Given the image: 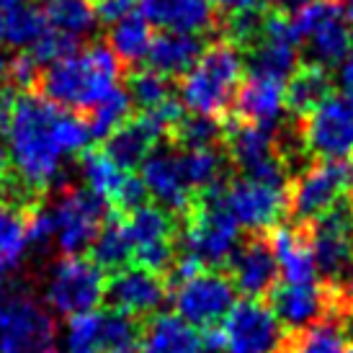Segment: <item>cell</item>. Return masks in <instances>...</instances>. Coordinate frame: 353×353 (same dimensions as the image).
<instances>
[{
    "label": "cell",
    "instance_id": "6da1fadb",
    "mask_svg": "<svg viewBox=\"0 0 353 353\" xmlns=\"http://www.w3.org/2000/svg\"><path fill=\"white\" fill-rule=\"evenodd\" d=\"M62 111L65 108L54 106L39 93H19L10 111L8 129L3 134L8 139L13 176L39 196L59 178L65 155L57 137Z\"/></svg>",
    "mask_w": 353,
    "mask_h": 353
},
{
    "label": "cell",
    "instance_id": "7a4b0ae2",
    "mask_svg": "<svg viewBox=\"0 0 353 353\" xmlns=\"http://www.w3.org/2000/svg\"><path fill=\"white\" fill-rule=\"evenodd\" d=\"M124 65L111 52L108 44L93 41L90 47L59 59L39 75V96L52 101L59 108H70L75 114H88L90 108L101 103L111 90Z\"/></svg>",
    "mask_w": 353,
    "mask_h": 353
},
{
    "label": "cell",
    "instance_id": "3957f363",
    "mask_svg": "<svg viewBox=\"0 0 353 353\" xmlns=\"http://www.w3.org/2000/svg\"><path fill=\"white\" fill-rule=\"evenodd\" d=\"M225 186L199 194L191 212L178 225L176 250L196 258L204 268L219 271L230 265L240 248V225L225 206Z\"/></svg>",
    "mask_w": 353,
    "mask_h": 353
},
{
    "label": "cell",
    "instance_id": "277c9868",
    "mask_svg": "<svg viewBox=\"0 0 353 353\" xmlns=\"http://www.w3.org/2000/svg\"><path fill=\"white\" fill-rule=\"evenodd\" d=\"M243 83V57L232 44L216 39L181 78V101L191 114L225 119Z\"/></svg>",
    "mask_w": 353,
    "mask_h": 353
},
{
    "label": "cell",
    "instance_id": "5b68a950",
    "mask_svg": "<svg viewBox=\"0 0 353 353\" xmlns=\"http://www.w3.org/2000/svg\"><path fill=\"white\" fill-rule=\"evenodd\" d=\"M204 338L216 353H279L286 341V330L268 304L245 299L232 307L219 327L206 330Z\"/></svg>",
    "mask_w": 353,
    "mask_h": 353
},
{
    "label": "cell",
    "instance_id": "8992f818",
    "mask_svg": "<svg viewBox=\"0 0 353 353\" xmlns=\"http://www.w3.org/2000/svg\"><path fill=\"white\" fill-rule=\"evenodd\" d=\"M353 191L351 160H317L289 181V212L299 225L314 222Z\"/></svg>",
    "mask_w": 353,
    "mask_h": 353
},
{
    "label": "cell",
    "instance_id": "52a82bcc",
    "mask_svg": "<svg viewBox=\"0 0 353 353\" xmlns=\"http://www.w3.org/2000/svg\"><path fill=\"white\" fill-rule=\"evenodd\" d=\"M296 134L307 155L317 160H351L353 93H330L310 117L299 119Z\"/></svg>",
    "mask_w": 353,
    "mask_h": 353
},
{
    "label": "cell",
    "instance_id": "ba28073f",
    "mask_svg": "<svg viewBox=\"0 0 353 353\" xmlns=\"http://www.w3.org/2000/svg\"><path fill=\"white\" fill-rule=\"evenodd\" d=\"M225 152L245 178L289 186V168L281 157L274 129L255 127L230 117L225 121Z\"/></svg>",
    "mask_w": 353,
    "mask_h": 353
},
{
    "label": "cell",
    "instance_id": "9c48e42d",
    "mask_svg": "<svg viewBox=\"0 0 353 353\" xmlns=\"http://www.w3.org/2000/svg\"><path fill=\"white\" fill-rule=\"evenodd\" d=\"M299 39L307 41V50L314 65L333 68L341 65L353 47V29L345 21L343 6L338 0H310L292 13Z\"/></svg>",
    "mask_w": 353,
    "mask_h": 353
},
{
    "label": "cell",
    "instance_id": "30bf717a",
    "mask_svg": "<svg viewBox=\"0 0 353 353\" xmlns=\"http://www.w3.org/2000/svg\"><path fill=\"white\" fill-rule=\"evenodd\" d=\"M52 214H54V225H57L54 240L68 258L90 250L108 219L106 201L88 188L75 186H65L59 191Z\"/></svg>",
    "mask_w": 353,
    "mask_h": 353
},
{
    "label": "cell",
    "instance_id": "8fae6325",
    "mask_svg": "<svg viewBox=\"0 0 353 353\" xmlns=\"http://www.w3.org/2000/svg\"><path fill=\"white\" fill-rule=\"evenodd\" d=\"M173 302L181 320L206 333L219 327L222 320L232 312V307L237 304V289L227 274L204 268L199 276L178 284Z\"/></svg>",
    "mask_w": 353,
    "mask_h": 353
},
{
    "label": "cell",
    "instance_id": "7c38bea8",
    "mask_svg": "<svg viewBox=\"0 0 353 353\" xmlns=\"http://www.w3.org/2000/svg\"><path fill=\"white\" fill-rule=\"evenodd\" d=\"M129 240H132V261L134 265L163 274L170 271L176 261V237H178V219L163 206L145 204L124 216Z\"/></svg>",
    "mask_w": 353,
    "mask_h": 353
},
{
    "label": "cell",
    "instance_id": "4fadbf2b",
    "mask_svg": "<svg viewBox=\"0 0 353 353\" xmlns=\"http://www.w3.org/2000/svg\"><path fill=\"white\" fill-rule=\"evenodd\" d=\"M103 292H106L103 271L83 255L62 258L52 268L50 281H47L50 307L68 317L93 312L103 302Z\"/></svg>",
    "mask_w": 353,
    "mask_h": 353
},
{
    "label": "cell",
    "instance_id": "5bb4252c",
    "mask_svg": "<svg viewBox=\"0 0 353 353\" xmlns=\"http://www.w3.org/2000/svg\"><path fill=\"white\" fill-rule=\"evenodd\" d=\"M57 327L47 310L26 294H10L0 312V353H52Z\"/></svg>",
    "mask_w": 353,
    "mask_h": 353
},
{
    "label": "cell",
    "instance_id": "9a60e30c",
    "mask_svg": "<svg viewBox=\"0 0 353 353\" xmlns=\"http://www.w3.org/2000/svg\"><path fill=\"white\" fill-rule=\"evenodd\" d=\"M225 206L240 227L253 235H263L281 222L289 212V186L263 183L253 178H237L225 186Z\"/></svg>",
    "mask_w": 353,
    "mask_h": 353
},
{
    "label": "cell",
    "instance_id": "2e32d148",
    "mask_svg": "<svg viewBox=\"0 0 353 353\" xmlns=\"http://www.w3.org/2000/svg\"><path fill=\"white\" fill-rule=\"evenodd\" d=\"M312 240L317 274L330 281H341L353 268V212L338 204L327 214L307 227Z\"/></svg>",
    "mask_w": 353,
    "mask_h": 353
},
{
    "label": "cell",
    "instance_id": "e0dca14e",
    "mask_svg": "<svg viewBox=\"0 0 353 353\" xmlns=\"http://www.w3.org/2000/svg\"><path fill=\"white\" fill-rule=\"evenodd\" d=\"M168 299V281L160 274L145 271L139 265H127L106 281L103 302L111 312H121L129 317H145L157 312Z\"/></svg>",
    "mask_w": 353,
    "mask_h": 353
},
{
    "label": "cell",
    "instance_id": "ac0fdd59",
    "mask_svg": "<svg viewBox=\"0 0 353 353\" xmlns=\"http://www.w3.org/2000/svg\"><path fill=\"white\" fill-rule=\"evenodd\" d=\"M142 183H145L150 196L165 212L176 216L178 222L191 212V206L196 201L194 188L188 186L186 176H183L181 155H176V152L155 150L142 163Z\"/></svg>",
    "mask_w": 353,
    "mask_h": 353
},
{
    "label": "cell",
    "instance_id": "d6986e66",
    "mask_svg": "<svg viewBox=\"0 0 353 353\" xmlns=\"http://www.w3.org/2000/svg\"><path fill=\"white\" fill-rule=\"evenodd\" d=\"M230 279L237 292H243L248 299H261L274 292L279 265H276L268 237L253 235L237 248V253L230 261Z\"/></svg>",
    "mask_w": 353,
    "mask_h": 353
},
{
    "label": "cell",
    "instance_id": "ffe728a7",
    "mask_svg": "<svg viewBox=\"0 0 353 353\" xmlns=\"http://www.w3.org/2000/svg\"><path fill=\"white\" fill-rule=\"evenodd\" d=\"M268 307L281 327L302 333L323 323V317L330 310V294L317 284H281L271 292Z\"/></svg>",
    "mask_w": 353,
    "mask_h": 353
},
{
    "label": "cell",
    "instance_id": "44dd1931",
    "mask_svg": "<svg viewBox=\"0 0 353 353\" xmlns=\"http://www.w3.org/2000/svg\"><path fill=\"white\" fill-rule=\"evenodd\" d=\"M163 137L168 139V132H165V127L160 124V119H157L152 111H142V114H134L127 124H121V127L106 139L103 152H106L121 170L129 173V170H134V168H142V163L155 152L157 142Z\"/></svg>",
    "mask_w": 353,
    "mask_h": 353
},
{
    "label": "cell",
    "instance_id": "7402d4cb",
    "mask_svg": "<svg viewBox=\"0 0 353 353\" xmlns=\"http://www.w3.org/2000/svg\"><path fill=\"white\" fill-rule=\"evenodd\" d=\"M284 85V80L258 75V72H248V78H243L240 90H237L235 96V114L232 117L245 121V124L276 129L281 114L286 111Z\"/></svg>",
    "mask_w": 353,
    "mask_h": 353
},
{
    "label": "cell",
    "instance_id": "603a6c76",
    "mask_svg": "<svg viewBox=\"0 0 353 353\" xmlns=\"http://www.w3.org/2000/svg\"><path fill=\"white\" fill-rule=\"evenodd\" d=\"M137 6L150 23L165 31L201 37L219 26L212 0H137Z\"/></svg>",
    "mask_w": 353,
    "mask_h": 353
},
{
    "label": "cell",
    "instance_id": "cb8c5ba5",
    "mask_svg": "<svg viewBox=\"0 0 353 353\" xmlns=\"http://www.w3.org/2000/svg\"><path fill=\"white\" fill-rule=\"evenodd\" d=\"M279 274L286 284H314L317 279V263H314L312 240L304 225L276 227L271 237Z\"/></svg>",
    "mask_w": 353,
    "mask_h": 353
},
{
    "label": "cell",
    "instance_id": "d4e9b609",
    "mask_svg": "<svg viewBox=\"0 0 353 353\" xmlns=\"http://www.w3.org/2000/svg\"><path fill=\"white\" fill-rule=\"evenodd\" d=\"M139 353H216L206 338L178 314H155L142 327Z\"/></svg>",
    "mask_w": 353,
    "mask_h": 353
},
{
    "label": "cell",
    "instance_id": "484cf974",
    "mask_svg": "<svg viewBox=\"0 0 353 353\" xmlns=\"http://www.w3.org/2000/svg\"><path fill=\"white\" fill-rule=\"evenodd\" d=\"M204 54V44L201 37L194 34H178V31H163L152 37L148 52V65L150 70H155L165 78H183L188 70L199 62V57Z\"/></svg>",
    "mask_w": 353,
    "mask_h": 353
},
{
    "label": "cell",
    "instance_id": "4316f807",
    "mask_svg": "<svg viewBox=\"0 0 353 353\" xmlns=\"http://www.w3.org/2000/svg\"><path fill=\"white\" fill-rule=\"evenodd\" d=\"M330 93H333V80H330L327 68H320L314 62L299 65L284 85V106L294 119H304Z\"/></svg>",
    "mask_w": 353,
    "mask_h": 353
},
{
    "label": "cell",
    "instance_id": "83f0119b",
    "mask_svg": "<svg viewBox=\"0 0 353 353\" xmlns=\"http://www.w3.org/2000/svg\"><path fill=\"white\" fill-rule=\"evenodd\" d=\"M26 209L0 196V276L19 268L26 255Z\"/></svg>",
    "mask_w": 353,
    "mask_h": 353
},
{
    "label": "cell",
    "instance_id": "f1b7e54d",
    "mask_svg": "<svg viewBox=\"0 0 353 353\" xmlns=\"http://www.w3.org/2000/svg\"><path fill=\"white\" fill-rule=\"evenodd\" d=\"M93 253V263L99 265L101 271H111L117 274L121 268H127L129 261H132V240H129L127 225H124V216L111 212L106 219V225L101 230V235L96 237V243L90 248Z\"/></svg>",
    "mask_w": 353,
    "mask_h": 353
},
{
    "label": "cell",
    "instance_id": "f546056e",
    "mask_svg": "<svg viewBox=\"0 0 353 353\" xmlns=\"http://www.w3.org/2000/svg\"><path fill=\"white\" fill-rule=\"evenodd\" d=\"M227 157L225 150L219 148H206V150H188L181 152V168H183V176H186L188 186L194 188V194H204L212 188L225 186L227 176Z\"/></svg>",
    "mask_w": 353,
    "mask_h": 353
},
{
    "label": "cell",
    "instance_id": "4dcf8cb0",
    "mask_svg": "<svg viewBox=\"0 0 353 353\" xmlns=\"http://www.w3.org/2000/svg\"><path fill=\"white\" fill-rule=\"evenodd\" d=\"M150 44H152V31H150V21L142 13H132L114 23L108 31V47L121 65H137L139 59H145Z\"/></svg>",
    "mask_w": 353,
    "mask_h": 353
},
{
    "label": "cell",
    "instance_id": "1f68e13d",
    "mask_svg": "<svg viewBox=\"0 0 353 353\" xmlns=\"http://www.w3.org/2000/svg\"><path fill=\"white\" fill-rule=\"evenodd\" d=\"M80 173L88 183V191L101 196L106 204L117 199L119 188L124 186V181L129 176L127 170H121L103 150H83L80 152Z\"/></svg>",
    "mask_w": 353,
    "mask_h": 353
},
{
    "label": "cell",
    "instance_id": "d6a6232c",
    "mask_svg": "<svg viewBox=\"0 0 353 353\" xmlns=\"http://www.w3.org/2000/svg\"><path fill=\"white\" fill-rule=\"evenodd\" d=\"M134 117V101L129 96L127 88H114L106 99L96 103V106L88 111V119L85 124L90 129V139H101L106 142L114 132H117L121 124H127L129 119Z\"/></svg>",
    "mask_w": 353,
    "mask_h": 353
},
{
    "label": "cell",
    "instance_id": "836d02e7",
    "mask_svg": "<svg viewBox=\"0 0 353 353\" xmlns=\"http://www.w3.org/2000/svg\"><path fill=\"white\" fill-rule=\"evenodd\" d=\"M170 145L178 150H206V148H219V142H225V119H212V117H183L176 127L170 129Z\"/></svg>",
    "mask_w": 353,
    "mask_h": 353
},
{
    "label": "cell",
    "instance_id": "e575fe53",
    "mask_svg": "<svg viewBox=\"0 0 353 353\" xmlns=\"http://www.w3.org/2000/svg\"><path fill=\"white\" fill-rule=\"evenodd\" d=\"M44 16H47L50 29L62 31L75 39L83 34H90L99 21L93 10V0H47Z\"/></svg>",
    "mask_w": 353,
    "mask_h": 353
},
{
    "label": "cell",
    "instance_id": "d590c367",
    "mask_svg": "<svg viewBox=\"0 0 353 353\" xmlns=\"http://www.w3.org/2000/svg\"><path fill=\"white\" fill-rule=\"evenodd\" d=\"M279 353H351L348 335L333 323H320L286 338Z\"/></svg>",
    "mask_w": 353,
    "mask_h": 353
},
{
    "label": "cell",
    "instance_id": "8d00e7d4",
    "mask_svg": "<svg viewBox=\"0 0 353 353\" xmlns=\"http://www.w3.org/2000/svg\"><path fill=\"white\" fill-rule=\"evenodd\" d=\"M296 50H299V47H292V44L261 39L255 50L248 52V54H250V72L268 75V78L284 80L286 83V80L294 75V70L299 68Z\"/></svg>",
    "mask_w": 353,
    "mask_h": 353
},
{
    "label": "cell",
    "instance_id": "74e56055",
    "mask_svg": "<svg viewBox=\"0 0 353 353\" xmlns=\"http://www.w3.org/2000/svg\"><path fill=\"white\" fill-rule=\"evenodd\" d=\"M142 325L121 312H103L101 320L99 353H139Z\"/></svg>",
    "mask_w": 353,
    "mask_h": 353
},
{
    "label": "cell",
    "instance_id": "f35d334b",
    "mask_svg": "<svg viewBox=\"0 0 353 353\" xmlns=\"http://www.w3.org/2000/svg\"><path fill=\"white\" fill-rule=\"evenodd\" d=\"M3 21H6V41L13 44V47H29L31 50L50 31L44 8L41 6H31V3L8 10L3 16Z\"/></svg>",
    "mask_w": 353,
    "mask_h": 353
},
{
    "label": "cell",
    "instance_id": "ab89813d",
    "mask_svg": "<svg viewBox=\"0 0 353 353\" xmlns=\"http://www.w3.org/2000/svg\"><path fill=\"white\" fill-rule=\"evenodd\" d=\"M127 90L132 101L145 111L160 106L173 99V80L160 75L155 70H132L127 78Z\"/></svg>",
    "mask_w": 353,
    "mask_h": 353
},
{
    "label": "cell",
    "instance_id": "60d3db41",
    "mask_svg": "<svg viewBox=\"0 0 353 353\" xmlns=\"http://www.w3.org/2000/svg\"><path fill=\"white\" fill-rule=\"evenodd\" d=\"M101 320L103 312H85L70 317L68 323V353H99Z\"/></svg>",
    "mask_w": 353,
    "mask_h": 353
},
{
    "label": "cell",
    "instance_id": "b9f144b4",
    "mask_svg": "<svg viewBox=\"0 0 353 353\" xmlns=\"http://www.w3.org/2000/svg\"><path fill=\"white\" fill-rule=\"evenodd\" d=\"M29 52H31V57L39 62V68H44V65L50 68V65H54V62H59V59L75 54V52H78V39H75V37H68V34H62V31L50 29Z\"/></svg>",
    "mask_w": 353,
    "mask_h": 353
},
{
    "label": "cell",
    "instance_id": "7bdbcfd3",
    "mask_svg": "<svg viewBox=\"0 0 353 353\" xmlns=\"http://www.w3.org/2000/svg\"><path fill=\"white\" fill-rule=\"evenodd\" d=\"M54 235H57V225H54L52 209H44L41 204L29 209V214H26V240H29V245L44 248Z\"/></svg>",
    "mask_w": 353,
    "mask_h": 353
},
{
    "label": "cell",
    "instance_id": "ee69618b",
    "mask_svg": "<svg viewBox=\"0 0 353 353\" xmlns=\"http://www.w3.org/2000/svg\"><path fill=\"white\" fill-rule=\"evenodd\" d=\"M93 10H96V19L114 26L137 10V0H93Z\"/></svg>",
    "mask_w": 353,
    "mask_h": 353
},
{
    "label": "cell",
    "instance_id": "f6af8a7d",
    "mask_svg": "<svg viewBox=\"0 0 353 353\" xmlns=\"http://www.w3.org/2000/svg\"><path fill=\"white\" fill-rule=\"evenodd\" d=\"M212 6H219L225 13H235V10H248V8H263L258 0H212Z\"/></svg>",
    "mask_w": 353,
    "mask_h": 353
},
{
    "label": "cell",
    "instance_id": "bcb514c9",
    "mask_svg": "<svg viewBox=\"0 0 353 353\" xmlns=\"http://www.w3.org/2000/svg\"><path fill=\"white\" fill-rule=\"evenodd\" d=\"M338 80H341L343 90L353 93V47H351V52L345 54L343 62H341V72H338Z\"/></svg>",
    "mask_w": 353,
    "mask_h": 353
},
{
    "label": "cell",
    "instance_id": "7dc6e473",
    "mask_svg": "<svg viewBox=\"0 0 353 353\" xmlns=\"http://www.w3.org/2000/svg\"><path fill=\"white\" fill-rule=\"evenodd\" d=\"M10 176V157H8V150H6V145L0 142V186L8 181Z\"/></svg>",
    "mask_w": 353,
    "mask_h": 353
},
{
    "label": "cell",
    "instance_id": "c3c4849f",
    "mask_svg": "<svg viewBox=\"0 0 353 353\" xmlns=\"http://www.w3.org/2000/svg\"><path fill=\"white\" fill-rule=\"evenodd\" d=\"M276 8L284 10V13H294V10H299L304 6V3H310V0H274Z\"/></svg>",
    "mask_w": 353,
    "mask_h": 353
},
{
    "label": "cell",
    "instance_id": "681fc988",
    "mask_svg": "<svg viewBox=\"0 0 353 353\" xmlns=\"http://www.w3.org/2000/svg\"><path fill=\"white\" fill-rule=\"evenodd\" d=\"M8 284H6V279L0 276V312H3V307H6V302H8Z\"/></svg>",
    "mask_w": 353,
    "mask_h": 353
},
{
    "label": "cell",
    "instance_id": "f907efd6",
    "mask_svg": "<svg viewBox=\"0 0 353 353\" xmlns=\"http://www.w3.org/2000/svg\"><path fill=\"white\" fill-rule=\"evenodd\" d=\"M29 0H0V10H13L19 6H26Z\"/></svg>",
    "mask_w": 353,
    "mask_h": 353
},
{
    "label": "cell",
    "instance_id": "816d5d0a",
    "mask_svg": "<svg viewBox=\"0 0 353 353\" xmlns=\"http://www.w3.org/2000/svg\"><path fill=\"white\" fill-rule=\"evenodd\" d=\"M343 13H345V21L353 26V0H345V8H343Z\"/></svg>",
    "mask_w": 353,
    "mask_h": 353
},
{
    "label": "cell",
    "instance_id": "f5cc1de1",
    "mask_svg": "<svg viewBox=\"0 0 353 353\" xmlns=\"http://www.w3.org/2000/svg\"><path fill=\"white\" fill-rule=\"evenodd\" d=\"M6 41V21H3V16H0V44Z\"/></svg>",
    "mask_w": 353,
    "mask_h": 353
},
{
    "label": "cell",
    "instance_id": "db71d44e",
    "mask_svg": "<svg viewBox=\"0 0 353 353\" xmlns=\"http://www.w3.org/2000/svg\"><path fill=\"white\" fill-rule=\"evenodd\" d=\"M348 292H351V296H353V268H351V279H348Z\"/></svg>",
    "mask_w": 353,
    "mask_h": 353
},
{
    "label": "cell",
    "instance_id": "11a10c76",
    "mask_svg": "<svg viewBox=\"0 0 353 353\" xmlns=\"http://www.w3.org/2000/svg\"><path fill=\"white\" fill-rule=\"evenodd\" d=\"M258 3H261V6H263V8H265V6H271L274 0H258Z\"/></svg>",
    "mask_w": 353,
    "mask_h": 353
},
{
    "label": "cell",
    "instance_id": "9f6ffc18",
    "mask_svg": "<svg viewBox=\"0 0 353 353\" xmlns=\"http://www.w3.org/2000/svg\"><path fill=\"white\" fill-rule=\"evenodd\" d=\"M351 353H353V348H351Z\"/></svg>",
    "mask_w": 353,
    "mask_h": 353
},
{
    "label": "cell",
    "instance_id": "6f0895ef",
    "mask_svg": "<svg viewBox=\"0 0 353 353\" xmlns=\"http://www.w3.org/2000/svg\"><path fill=\"white\" fill-rule=\"evenodd\" d=\"M351 212H353V209H351Z\"/></svg>",
    "mask_w": 353,
    "mask_h": 353
}]
</instances>
